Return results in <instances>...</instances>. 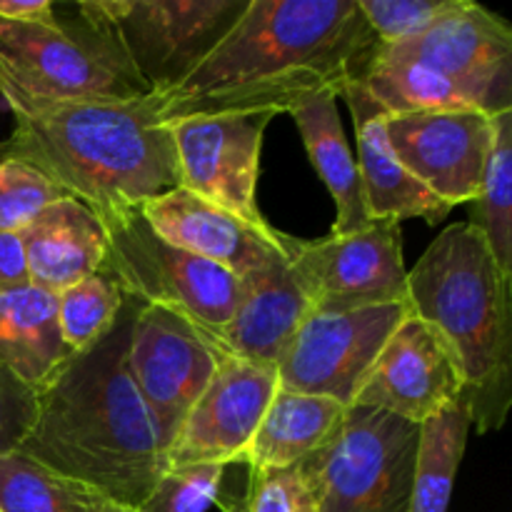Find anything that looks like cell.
Wrapping results in <instances>:
<instances>
[{"mask_svg":"<svg viewBox=\"0 0 512 512\" xmlns=\"http://www.w3.org/2000/svg\"><path fill=\"white\" fill-rule=\"evenodd\" d=\"M375 45L358 0H250L203 65L165 95L160 118L288 113L315 90L340 93Z\"/></svg>","mask_w":512,"mask_h":512,"instance_id":"obj_1","label":"cell"},{"mask_svg":"<svg viewBox=\"0 0 512 512\" xmlns=\"http://www.w3.org/2000/svg\"><path fill=\"white\" fill-rule=\"evenodd\" d=\"M143 303L125 298L108 335L70 355L38 393V413L15 453L138 508L168 473V443L128 370Z\"/></svg>","mask_w":512,"mask_h":512,"instance_id":"obj_2","label":"cell"},{"mask_svg":"<svg viewBox=\"0 0 512 512\" xmlns=\"http://www.w3.org/2000/svg\"><path fill=\"white\" fill-rule=\"evenodd\" d=\"M5 105L15 125L0 140V160L30 165L100 220L180 185L160 95L128 103L10 98Z\"/></svg>","mask_w":512,"mask_h":512,"instance_id":"obj_3","label":"cell"},{"mask_svg":"<svg viewBox=\"0 0 512 512\" xmlns=\"http://www.w3.org/2000/svg\"><path fill=\"white\" fill-rule=\"evenodd\" d=\"M408 305L458 355L473 428L498 433L512 405V280L473 225H448L420 255Z\"/></svg>","mask_w":512,"mask_h":512,"instance_id":"obj_4","label":"cell"},{"mask_svg":"<svg viewBox=\"0 0 512 512\" xmlns=\"http://www.w3.org/2000/svg\"><path fill=\"white\" fill-rule=\"evenodd\" d=\"M250 0H85L80 23L110 38L150 95L185 83L243 18Z\"/></svg>","mask_w":512,"mask_h":512,"instance_id":"obj_5","label":"cell"},{"mask_svg":"<svg viewBox=\"0 0 512 512\" xmlns=\"http://www.w3.org/2000/svg\"><path fill=\"white\" fill-rule=\"evenodd\" d=\"M150 95L110 38L80 23L0 18V98L128 103Z\"/></svg>","mask_w":512,"mask_h":512,"instance_id":"obj_6","label":"cell"},{"mask_svg":"<svg viewBox=\"0 0 512 512\" xmlns=\"http://www.w3.org/2000/svg\"><path fill=\"white\" fill-rule=\"evenodd\" d=\"M103 225L108 250L100 270L125 295L170 310L210 335L228 325L243 298V280L170 245L145 223L140 208L110 215Z\"/></svg>","mask_w":512,"mask_h":512,"instance_id":"obj_7","label":"cell"},{"mask_svg":"<svg viewBox=\"0 0 512 512\" xmlns=\"http://www.w3.org/2000/svg\"><path fill=\"white\" fill-rule=\"evenodd\" d=\"M418 425L350 405L323 448L320 512H410Z\"/></svg>","mask_w":512,"mask_h":512,"instance_id":"obj_8","label":"cell"},{"mask_svg":"<svg viewBox=\"0 0 512 512\" xmlns=\"http://www.w3.org/2000/svg\"><path fill=\"white\" fill-rule=\"evenodd\" d=\"M408 315V303L370 305L343 313L310 310L275 368L278 388L320 395L350 408L380 350Z\"/></svg>","mask_w":512,"mask_h":512,"instance_id":"obj_9","label":"cell"},{"mask_svg":"<svg viewBox=\"0 0 512 512\" xmlns=\"http://www.w3.org/2000/svg\"><path fill=\"white\" fill-rule=\"evenodd\" d=\"M375 53L428 65L483 113L512 110V28L508 20L473 0H458L410 38L378 43Z\"/></svg>","mask_w":512,"mask_h":512,"instance_id":"obj_10","label":"cell"},{"mask_svg":"<svg viewBox=\"0 0 512 512\" xmlns=\"http://www.w3.org/2000/svg\"><path fill=\"white\" fill-rule=\"evenodd\" d=\"M290 268L308 295L310 310L320 313L408 303V268L398 220H370L368 228L348 235L298 238Z\"/></svg>","mask_w":512,"mask_h":512,"instance_id":"obj_11","label":"cell"},{"mask_svg":"<svg viewBox=\"0 0 512 512\" xmlns=\"http://www.w3.org/2000/svg\"><path fill=\"white\" fill-rule=\"evenodd\" d=\"M275 115L273 110H248L170 120L178 188L190 190L250 225H273L260 213L258 180L265 130Z\"/></svg>","mask_w":512,"mask_h":512,"instance_id":"obj_12","label":"cell"},{"mask_svg":"<svg viewBox=\"0 0 512 512\" xmlns=\"http://www.w3.org/2000/svg\"><path fill=\"white\" fill-rule=\"evenodd\" d=\"M223 350L180 315L143 305L128 345V370L140 398L173 445L185 418L218 370Z\"/></svg>","mask_w":512,"mask_h":512,"instance_id":"obj_13","label":"cell"},{"mask_svg":"<svg viewBox=\"0 0 512 512\" xmlns=\"http://www.w3.org/2000/svg\"><path fill=\"white\" fill-rule=\"evenodd\" d=\"M395 158L448 208L473 203L493 150L495 115L475 108L388 115Z\"/></svg>","mask_w":512,"mask_h":512,"instance_id":"obj_14","label":"cell"},{"mask_svg":"<svg viewBox=\"0 0 512 512\" xmlns=\"http://www.w3.org/2000/svg\"><path fill=\"white\" fill-rule=\"evenodd\" d=\"M275 393L278 370L223 350L213 380L170 445L168 470L240 465Z\"/></svg>","mask_w":512,"mask_h":512,"instance_id":"obj_15","label":"cell"},{"mask_svg":"<svg viewBox=\"0 0 512 512\" xmlns=\"http://www.w3.org/2000/svg\"><path fill=\"white\" fill-rule=\"evenodd\" d=\"M463 390L465 375L455 350L410 310L380 350L353 405L385 410L420 425L463 398Z\"/></svg>","mask_w":512,"mask_h":512,"instance_id":"obj_16","label":"cell"},{"mask_svg":"<svg viewBox=\"0 0 512 512\" xmlns=\"http://www.w3.org/2000/svg\"><path fill=\"white\" fill-rule=\"evenodd\" d=\"M145 223L170 245L220 265L235 278L248 280L275 265L288 263L298 238L273 228H258L238 215L173 188L140 205Z\"/></svg>","mask_w":512,"mask_h":512,"instance_id":"obj_17","label":"cell"},{"mask_svg":"<svg viewBox=\"0 0 512 512\" xmlns=\"http://www.w3.org/2000/svg\"><path fill=\"white\" fill-rule=\"evenodd\" d=\"M338 98L348 103L350 115H353L355 140H358L355 160H358L365 208L370 218H390L398 223L420 218L428 225H438L440 220L448 218L453 208H448L443 200L423 188L395 158L388 135H385L388 110L355 80H348L340 88Z\"/></svg>","mask_w":512,"mask_h":512,"instance_id":"obj_18","label":"cell"},{"mask_svg":"<svg viewBox=\"0 0 512 512\" xmlns=\"http://www.w3.org/2000/svg\"><path fill=\"white\" fill-rule=\"evenodd\" d=\"M308 313L310 300L288 260L243 280V298L233 318L208 338L225 353L278 368Z\"/></svg>","mask_w":512,"mask_h":512,"instance_id":"obj_19","label":"cell"},{"mask_svg":"<svg viewBox=\"0 0 512 512\" xmlns=\"http://www.w3.org/2000/svg\"><path fill=\"white\" fill-rule=\"evenodd\" d=\"M18 235L30 285L53 295L98 273L108 250L103 220L75 198L48 205Z\"/></svg>","mask_w":512,"mask_h":512,"instance_id":"obj_20","label":"cell"},{"mask_svg":"<svg viewBox=\"0 0 512 512\" xmlns=\"http://www.w3.org/2000/svg\"><path fill=\"white\" fill-rule=\"evenodd\" d=\"M288 115H293L305 153H308L313 168L318 170L330 198L335 200V220L330 233L348 235L368 228L373 218L365 208L358 160L350 150L343 123H340L338 90H315V93L300 98L288 110Z\"/></svg>","mask_w":512,"mask_h":512,"instance_id":"obj_21","label":"cell"},{"mask_svg":"<svg viewBox=\"0 0 512 512\" xmlns=\"http://www.w3.org/2000/svg\"><path fill=\"white\" fill-rule=\"evenodd\" d=\"M58 320V295L25 283L0 290V363L35 393L70 360Z\"/></svg>","mask_w":512,"mask_h":512,"instance_id":"obj_22","label":"cell"},{"mask_svg":"<svg viewBox=\"0 0 512 512\" xmlns=\"http://www.w3.org/2000/svg\"><path fill=\"white\" fill-rule=\"evenodd\" d=\"M345 413L348 408L338 400L278 388L240 465L250 473L290 468L325 448L343 425Z\"/></svg>","mask_w":512,"mask_h":512,"instance_id":"obj_23","label":"cell"},{"mask_svg":"<svg viewBox=\"0 0 512 512\" xmlns=\"http://www.w3.org/2000/svg\"><path fill=\"white\" fill-rule=\"evenodd\" d=\"M470 430L473 420L463 398L418 425L410 512H448Z\"/></svg>","mask_w":512,"mask_h":512,"instance_id":"obj_24","label":"cell"},{"mask_svg":"<svg viewBox=\"0 0 512 512\" xmlns=\"http://www.w3.org/2000/svg\"><path fill=\"white\" fill-rule=\"evenodd\" d=\"M3 512H135L110 495L53 473L20 453L0 455Z\"/></svg>","mask_w":512,"mask_h":512,"instance_id":"obj_25","label":"cell"},{"mask_svg":"<svg viewBox=\"0 0 512 512\" xmlns=\"http://www.w3.org/2000/svg\"><path fill=\"white\" fill-rule=\"evenodd\" d=\"M353 80L363 85L390 115L473 108L448 78L430 70L428 65L383 58L375 50Z\"/></svg>","mask_w":512,"mask_h":512,"instance_id":"obj_26","label":"cell"},{"mask_svg":"<svg viewBox=\"0 0 512 512\" xmlns=\"http://www.w3.org/2000/svg\"><path fill=\"white\" fill-rule=\"evenodd\" d=\"M470 205L468 225L483 235L500 273L512 280V110L495 115L493 150Z\"/></svg>","mask_w":512,"mask_h":512,"instance_id":"obj_27","label":"cell"},{"mask_svg":"<svg viewBox=\"0 0 512 512\" xmlns=\"http://www.w3.org/2000/svg\"><path fill=\"white\" fill-rule=\"evenodd\" d=\"M125 298L128 295L103 270L63 290L58 295V320L65 345L80 353L98 343L115 325Z\"/></svg>","mask_w":512,"mask_h":512,"instance_id":"obj_28","label":"cell"},{"mask_svg":"<svg viewBox=\"0 0 512 512\" xmlns=\"http://www.w3.org/2000/svg\"><path fill=\"white\" fill-rule=\"evenodd\" d=\"M323 448L283 470L250 473V512H320Z\"/></svg>","mask_w":512,"mask_h":512,"instance_id":"obj_29","label":"cell"},{"mask_svg":"<svg viewBox=\"0 0 512 512\" xmlns=\"http://www.w3.org/2000/svg\"><path fill=\"white\" fill-rule=\"evenodd\" d=\"M70 198L30 165L0 160V233H20L48 205Z\"/></svg>","mask_w":512,"mask_h":512,"instance_id":"obj_30","label":"cell"},{"mask_svg":"<svg viewBox=\"0 0 512 512\" xmlns=\"http://www.w3.org/2000/svg\"><path fill=\"white\" fill-rule=\"evenodd\" d=\"M225 465H190L163 473L135 512H208L223 495Z\"/></svg>","mask_w":512,"mask_h":512,"instance_id":"obj_31","label":"cell"},{"mask_svg":"<svg viewBox=\"0 0 512 512\" xmlns=\"http://www.w3.org/2000/svg\"><path fill=\"white\" fill-rule=\"evenodd\" d=\"M458 0H358L365 23L380 45L398 43L428 28Z\"/></svg>","mask_w":512,"mask_h":512,"instance_id":"obj_32","label":"cell"},{"mask_svg":"<svg viewBox=\"0 0 512 512\" xmlns=\"http://www.w3.org/2000/svg\"><path fill=\"white\" fill-rule=\"evenodd\" d=\"M38 413V393L0 363V455L15 453Z\"/></svg>","mask_w":512,"mask_h":512,"instance_id":"obj_33","label":"cell"},{"mask_svg":"<svg viewBox=\"0 0 512 512\" xmlns=\"http://www.w3.org/2000/svg\"><path fill=\"white\" fill-rule=\"evenodd\" d=\"M30 283L25 250L18 233H0V290Z\"/></svg>","mask_w":512,"mask_h":512,"instance_id":"obj_34","label":"cell"},{"mask_svg":"<svg viewBox=\"0 0 512 512\" xmlns=\"http://www.w3.org/2000/svg\"><path fill=\"white\" fill-rule=\"evenodd\" d=\"M0 18L18 23H60L50 0H0Z\"/></svg>","mask_w":512,"mask_h":512,"instance_id":"obj_35","label":"cell"},{"mask_svg":"<svg viewBox=\"0 0 512 512\" xmlns=\"http://www.w3.org/2000/svg\"><path fill=\"white\" fill-rule=\"evenodd\" d=\"M218 508L223 512H250V488L245 483V490L240 495H220Z\"/></svg>","mask_w":512,"mask_h":512,"instance_id":"obj_36","label":"cell"},{"mask_svg":"<svg viewBox=\"0 0 512 512\" xmlns=\"http://www.w3.org/2000/svg\"><path fill=\"white\" fill-rule=\"evenodd\" d=\"M0 512H3V510H0Z\"/></svg>","mask_w":512,"mask_h":512,"instance_id":"obj_37","label":"cell"}]
</instances>
